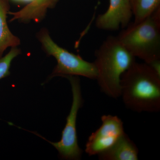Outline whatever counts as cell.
<instances>
[{"label": "cell", "mask_w": 160, "mask_h": 160, "mask_svg": "<svg viewBox=\"0 0 160 160\" xmlns=\"http://www.w3.org/2000/svg\"><path fill=\"white\" fill-rule=\"evenodd\" d=\"M58 0H34L32 2L27 4L19 11L15 12H10L12 15L10 21L18 20L22 22L33 21L38 22L44 18L47 10L53 8Z\"/></svg>", "instance_id": "obj_9"}, {"label": "cell", "mask_w": 160, "mask_h": 160, "mask_svg": "<svg viewBox=\"0 0 160 160\" xmlns=\"http://www.w3.org/2000/svg\"><path fill=\"white\" fill-rule=\"evenodd\" d=\"M11 1L18 3H27L29 4V3L32 2L34 0H11Z\"/></svg>", "instance_id": "obj_13"}, {"label": "cell", "mask_w": 160, "mask_h": 160, "mask_svg": "<svg viewBox=\"0 0 160 160\" xmlns=\"http://www.w3.org/2000/svg\"><path fill=\"white\" fill-rule=\"evenodd\" d=\"M38 38L44 51L47 54L53 57L57 62L50 78L81 76L96 80L98 72L94 62L85 61L78 55L60 47L52 40L47 29H42L38 34Z\"/></svg>", "instance_id": "obj_4"}, {"label": "cell", "mask_w": 160, "mask_h": 160, "mask_svg": "<svg viewBox=\"0 0 160 160\" xmlns=\"http://www.w3.org/2000/svg\"><path fill=\"white\" fill-rule=\"evenodd\" d=\"M138 151L137 146L125 132L98 156L101 160H138Z\"/></svg>", "instance_id": "obj_8"}, {"label": "cell", "mask_w": 160, "mask_h": 160, "mask_svg": "<svg viewBox=\"0 0 160 160\" xmlns=\"http://www.w3.org/2000/svg\"><path fill=\"white\" fill-rule=\"evenodd\" d=\"M96 80L101 91L113 98L121 95L122 75L136 62L135 57L123 46L117 37L109 36L95 53Z\"/></svg>", "instance_id": "obj_2"}, {"label": "cell", "mask_w": 160, "mask_h": 160, "mask_svg": "<svg viewBox=\"0 0 160 160\" xmlns=\"http://www.w3.org/2000/svg\"><path fill=\"white\" fill-rule=\"evenodd\" d=\"M134 23L142 22L160 6V0H130Z\"/></svg>", "instance_id": "obj_11"}, {"label": "cell", "mask_w": 160, "mask_h": 160, "mask_svg": "<svg viewBox=\"0 0 160 160\" xmlns=\"http://www.w3.org/2000/svg\"><path fill=\"white\" fill-rule=\"evenodd\" d=\"M102 124L88 139L85 151L89 156L98 155L108 149L125 132L123 122L116 116L104 115Z\"/></svg>", "instance_id": "obj_6"}, {"label": "cell", "mask_w": 160, "mask_h": 160, "mask_svg": "<svg viewBox=\"0 0 160 160\" xmlns=\"http://www.w3.org/2000/svg\"><path fill=\"white\" fill-rule=\"evenodd\" d=\"M135 57L149 65L160 60V8L138 23L132 24L117 37Z\"/></svg>", "instance_id": "obj_3"}, {"label": "cell", "mask_w": 160, "mask_h": 160, "mask_svg": "<svg viewBox=\"0 0 160 160\" xmlns=\"http://www.w3.org/2000/svg\"><path fill=\"white\" fill-rule=\"evenodd\" d=\"M9 9V0H0V58L7 48L18 47L20 44L19 38L12 34L7 24Z\"/></svg>", "instance_id": "obj_10"}, {"label": "cell", "mask_w": 160, "mask_h": 160, "mask_svg": "<svg viewBox=\"0 0 160 160\" xmlns=\"http://www.w3.org/2000/svg\"><path fill=\"white\" fill-rule=\"evenodd\" d=\"M132 15L130 0H109L107 11L98 16L96 25L99 29L114 31L126 27Z\"/></svg>", "instance_id": "obj_7"}, {"label": "cell", "mask_w": 160, "mask_h": 160, "mask_svg": "<svg viewBox=\"0 0 160 160\" xmlns=\"http://www.w3.org/2000/svg\"><path fill=\"white\" fill-rule=\"evenodd\" d=\"M20 52L21 50L17 47H12L7 54L0 58V80L10 74L9 69L12 62Z\"/></svg>", "instance_id": "obj_12"}, {"label": "cell", "mask_w": 160, "mask_h": 160, "mask_svg": "<svg viewBox=\"0 0 160 160\" xmlns=\"http://www.w3.org/2000/svg\"><path fill=\"white\" fill-rule=\"evenodd\" d=\"M121 95L128 109L138 112L160 110V76L145 63L135 62L121 79Z\"/></svg>", "instance_id": "obj_1"}, {"label": "cell", "mask_w": 160, "mask_h": 160, "mask_svg": "<svg viewBox=\"0 0 160 160\" xmlns=\"http://www.w3.org/2000/svg\"><path fill=\"white\" fill-rule=\"evenodd\" d=\"M69 80L71 86L72 102L70 112L66 118V126L62 132V138L59 142H52L35 133L38 136L52 145L58 152L61 158L66 160H79L83 151L78 144L76 122L78 112L82 107L83 100L79 79L74 76L65 77Z\"/></svg>", "instance_id": "obj_5"}]
</instances>
